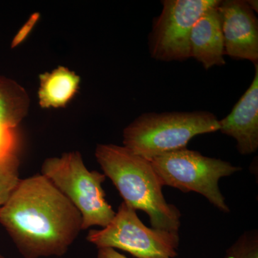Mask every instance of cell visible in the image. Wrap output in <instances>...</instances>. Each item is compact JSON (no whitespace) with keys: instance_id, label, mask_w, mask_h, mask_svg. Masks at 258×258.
Returning a JSON list of instances; mask_svg holds the SVG:
<instances>
[{"instance_id":"15","label":"cell","mask_w":258,"mask_h":258,"mask_svg":"<svg viewBox=\"0 0 258 258\" xmlns=\"http://www.w3.org/2000/svg\"><path fill=\"white\" fill-rule=\"evenodd\" d=\"M39 18H40V15L38 13H35V14L32 15L31 17L28 19V21L20 28V30H19L18 33L16 34L14 38H13L11 44V46L13 48L20 45L28 37L30 32H31L32 29L34 28L37 21H38Z\"/></svg>"},{"instance_id":"5","label":"cell","mask_w":258,"mask_h":258,"mask_svg":"<svg viewBox=\"0 0 258 258\" xmlns=\"http://www.w3.org/2000/svg\"><path fill=\"white\" fill-rule=\"evenodd\" d=\"M150 161L163 186H171L184 193L200 194L220 211L230 212L219 187V181L240 171L241 168L186 148L163 154Z\"/></svg>"},{"instance_id":"18","label":"cell","mask_w":258,"mask_h":258,"mask_svg":"<svg viewBox=\"0 0 258 258\" xmlns=\"http://www.w3.org/2000/svg\"><path fill=\"white\" fill-rule=\"evenodd\" d=\"M0 258H5L4 257H3V255H1V254H0Z\"/></svg>"},{"instance_id":"8","label":"cell","mask_w":258,"mask_h":258,"mask_svg":"<svg viewBox=\"0 0 258 258\" xmlns=\"http://www.w3.org/2000/svg\"><path fill=\"white\" fill-rule=\"evenodd\" d=\"M217 8L221 22L225 55L257 63V18L247 1H220Z\"/></svg>"},{"instance_id":"9","label":"cell","mask_w":258,"mask_h":258,"mask_svg":"<svg viewBox=\"0 0 258 258\" xmlns=\"http://www.w3.org/2000/svg\"><path fill=\"white\" fill-rule=\"evenodd\" d=\"M250 86L232 108L230 114L219 120L222 134L235 139L242 155L253 154L258 149V64Z\"/></svg>"},{"instance_id":"14","label":"cell","mask_w":258,"mask_h":258,"mask_svg":"<svg viewBox=\"0 0 258 258\" xmlns=\"http://www.w3.org/2000/svg\"><path fill=\"white\" fill-rule=\"evenodd\" d=\"M225 258H258L257 234H243L227 249Z\"/></svg>"},{"instance_id":"3","label":"cell","mask_w":258,"mask_h":258,"mask_svg":"<svg viewBox=\"0 0 258 258\" xmlns=\"http://www.w3.org/2000/svg\"><path fill=\"white\" fill-rule=\"evenodd\" d=\"M219 130V120L211 112H149L125 127L123 144L134 154L152 161L185 149L196 136Z\"/></svg>"},{"instance_id":"2","label":"cell","mask_w":258,"mask_h":258,"mask_svg":"<svg viewBox=\"0 0 258 258\" xmlns=\"http://www.w3.org/2000/svg\"><path fill=\"white\" fill-rule=\"evenodd\" d=\"M95 156L123 202L136 211L147 213L153 228L179 232L181 212L166 201L150 161L114 144H99Z\"/></svg>"},{"instance_id":"7","label":"cell","mask_w":258,"mask_h":258,"mask_svg":"<svg viewBox=\"0 0 258 258\" xmlns=\"http://www.w3.org/2000/svg\"><path fill=\"white\" fill-rule=\"evenodd\" d=\"M220 0H164L154 20L149 51L157 60L184 61L191 57L189 38L195 24Z\"/></svg>"},{"instance_id":"17","label":"cell","mask_w":258,"mask_h":258,"mask_svg":"<svg viewBox=\"0 0 258 258\" xmlns=\"http://www.w3.org/2000/svg\"><path fill=\"white\" fill-rule=\"evenodd\" d=\"M247 4L250 7L251 9L253 10L254 13H257L258 2L257 0H247Z\"/></svg>"},{"instance_id":"4","label":"cell","mask_w":258,"mask_h":258,"mask_svg":"<svg viewBox=\"0 0 258 258\" xmlns=\"http://www.w3.org/2000/svg\"><path fill=\"white\" fill-rule=\"evenodd\" d=\"M41 174L50 180L77 209L82 217V230L93 226L106 227L115 215L107 202L102 184L103 173L90 171L78 152L48 158L42 165Z\"/></svg>"},{"instance_id":"1","label":"cell","mask_w":258,"mask_h":258,"mask_svg":"<svg viewBox=\"0 0 258 258\" xmlns=\"http://www.w3.org/2000/svg\"><path fill=\"white\" fill-rule=\"evenodd\" d=\"M0 224L25 258L63 255L82 230L80 212L42 174L20 179Z\"/></svg>"},{"instance_id":"12","label":"cell","mask_w":258,"mask_h":258,"mask_svg":"<svg viewBox=\"0 0 258 258\" xmlns=\"http://www.w3.org/2000/svg\"><path fill=\"white\" fill-rule=\"evenodd\" d=\"M30 98L13 80L0 76V134L18 128L28 114Z\"/></svg>"},{"instance_id":"16","label":"cell","mask_w":258,"mask_h":258,"mask_svg":"<svg viewBox=\"0 0 258 258\" xmlns=\"http://www.w3.org/2000/svg\"><path fill=\"white\" fill-rule=\"evenodd\" d=\"M98 258H128L113 248L98 249Z\"/></svg>"},{"instance_id":"6","label":"cell","mask_w":258,"mask_h":258,"mask_svg":"<svg viewBox=\"0 0 258 258\" xmlns=\"http://www.w3.org/2000/svg\"><path fill=\"white\" fill-rule=\"evenodd\" d=\"M87 240L98 249H118L137 258H174L179 245V232L149 228L124 202L106 227L89 231Z\"/></svg>"},{"instance_id":"11","label":"cell","mask_w":258,"mask_h":258,"mask_svg":"<svg viewBox=\"0 0 258 258\" xmlns=\"http://www.w3.org/2000/svg\"><path fill=\"white\" fill-rule=\"evenodd\" d=\"M80 83V76L63 66L40 75L39 104L42 108L66 106L79 91Z\"/></svg>"},{"instance_id":"10","label":"cell","mask_w":258,"mask_h":258,"mask_svg":"<svg viewBox=\"0 0 258 258\" xmlns=\"http://www.w3.org/2000/svg\"><path fill=\"white\" fill-rule=\"evenodd\" d=\"M217 6L210 8L199 19L190 35L191 57L206 70L225 64L224 38Z\"/></svg>"},{"instance_id":"13","label":"cell","mask_w":258,"mask_h":258,"mask_svg":"<svg viewBox=\"0 0 258 258\" xmlns=\"http://www.w3.org/2000/svg\"><path fill=\"white\" fill-rule=\"evenodd\" d=\"M20 166L18 155L0 159V209L3 208L20 180Z\"/></svg>"}]
</instances>
